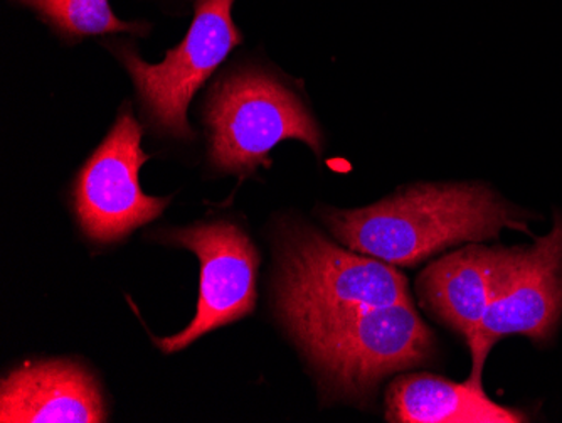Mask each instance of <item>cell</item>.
Listing matches in <instances>:
<instances>
[{"instance_id":"11","label":"cell","mask_w":562,"mask_h":423,"mask_svg":"<svg viewBox=\"0 0 562 423\" xmlns=\"http://www.w3.org/2000/svg\"><path fill=\"white\" fill-rule=\"evenodd\" d=\"M387 420L401 423H517L526 416L492 402L482 385L409 375L391 385Z\"/></svg>"},{"instance_id":"6","label":"cell","mask_w":562,"mask_h":423,"mask_svg":"<svg viewBox=\"0 0 562 423\" xmlns=\"http://www.w3.org/2000/svg\"><path fill=\"white\" fill-rule=\"evenodd\" d=\"M235 0H198L191 30L159 65L142 62L132 52L122 62L134 78L142 102L160 131L173 137H192L188 109L195 91L241 43L233 24Z\"/></svg>"},{"instance_id":"8","label":"cell","mask_w":562,"mask_h":423,"mask_svg":"<svg viewBox=\"0 0 562 423\" xmlns=\"http://www.w3.org/2000/svg\"><path fill=\"white\" fill-rule=\"evenodd\" d=\"M164 240L194 252L201 264V289L194 321L176 336L156 339L157 346L170 355L252 312L257 304L260 258L249 236L229 221L170 230Z\"/></svg>"},{"instance_id":"5","label":"cell","mask_w":562,"mask_h":423,"mask_svg":"<svg viewBox=\"0 0 562 423\" xmlns=\"http://www.w3.org/2000/svg\"><path fill=\"white\" fill-rule=\"evenodd\" d=\"M562 315V216L529 248H504L491 305L469 341L470 380L482 385L485 359L508 334L548 341Z\"/></svg>"},{"instance_id":"9","label":"cell","mask_w":562,"mask_h":423,"mask_svg":"<svg viewBox=\"0 0 562 423\" xmlns=\"http://www.w3.org/2000/svg\"><path fill=\"white\" fill-rule=\"evenodd\" d=\"M2 423H100L105 403L83 366L72 361L25 363L2 380Z\"/></svg>"},{"instance_id":"3","label":"cell","mask_w":562,"mask_h":423,"mask_svg":"<svg viewBox=\"0 0 562 423\" xmlns=\"http://www.w3.org/2000/svg\"><path fill=\"white\" fill-rule=\"evenodd\" d=\"M412 304L407 282L384 261L334 245L308 229L283 233L278 309L289 330L356 308Z\"/></svg>"},{"instance_id":"7","label":"cell","mask_w":562,"mask_h":423,"mask_svg":"<svg viewBox=\"0 0 562 423\" xmlns=\"http://www.w3.org/2000/svg\"><path fill=\"white\" fill-rule=\"evenodd\" d=\"M140 141L137 120L131 112L122 113L78 174L75 210L93 242H120L159 218L169 204L170 198H151L138 185V170L148 160Z\"/></svg>"},{"instance_id":"2","label":"cell","mask_w":562,"mask_h":423,"mask_svg":"<svg viewBox=\"0 0 562 423\" xmlns=\"http://www.w3.org/2000/svg\"><path fill=\"white\" fill-rule=\"evenodd\" d=\"M334 393L371 394L391 372L431 358L435 337L413 304L356 308L292 327Z\"/></svg>"},{"instance_id":"10","label":"cell","mask_w":562,"mask_h":423,"mask_svg":"<svg viewBox=\"0 0 562 423\" xmlns=\"http://www.w3.org/2000/svg\"><path fill=\"white\" fill-rule=\"evenodd\" d=\"M504 248L470 245L432 261L418 279L423 305L467 343L475 336L494 296Z\"/></svg>"},{"instance_id":"12","label":"cell","mask_w":562,"mask_h":423,"mask_svg":"<svg viewBox=\"0 0 562 423\" xmlns=\"http://www.w3.org/2000/svg\"><path fill=\"white\" fill-rule=\"evenodd\" d=\"M34 2L56 27L72 36L135 31L134 24L115 18L109 0H34Z\"/></svg>"},{"instance_id":"13","label":"cell","mask_w":562,"mask_h":423,"mask_svg":"<svg viewBox=\"0 0 562 423\" xmlns=\"http://www.w3.org/2000/svg\"><path fill=\"white\" fill-rule=\"evenodd\" d=\"M30 2H34V0H30Z\"/></svg>"},{"instance_id":"4","label":"cell","mask_w":562,"mask_h":423,"mask_svg":"<svg viewBox=\"0 0 562 423\" xmlns=\"http://www.w3.org/2000/svg\"><path fill=\"white\" fill-rule=\"evenodd\" d=\"M211 160L221 170L249 174L270 164L280 142L295 138L322 153V132L299 94L261 69L224 78L207 105Z\"/></svg>"},{"instance_id":"1","label":"cell","mask_w":562,"mask_h":423,"mask_svg":"<svg viewBox=\"0 0 562 423\" xmlns=\"http://www.w3.org/2000/svg\"><path fill=\"white\" fill-rule=\"evenodd\" d=\"M524 213L482 185H415L372 207L328 211L325 223L356 254L415 265L453 245L524 229Z\"/></svg>"}]
</instances>
